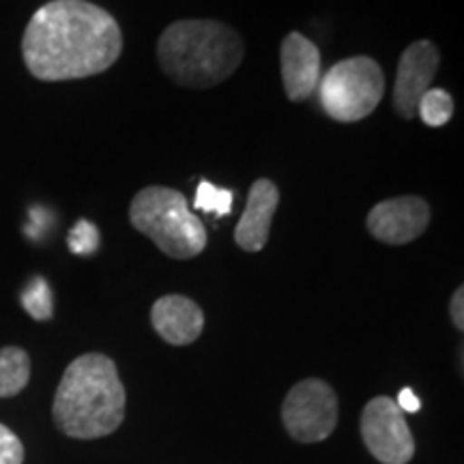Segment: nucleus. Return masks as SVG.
Wrapping results in <instances>:
<instances>
[{
    "label": "nucleus",
    "mask_w": 464,
    "mask_h": 464,
    "mask_svg": "<svg viewBox=\"0 0 464 464\" xmlns=\"http://www.w3.org/2000/svg\"><path fill=\"white\" fill-rule=\"evenodd\" d=\"M123 52V33L106 9L89 0H52L34 11L22 56L37 80L67 82L103 73Z\"/></svg>",
    "instance_id": "obj_1"
},
{
    "label": "nucleus",
    "mask_w": 464,
    "mask_h": 464,
    "mask_svg": "<svg viewBox=\"0 0 464 464\" xmlns=\"http://www.w3.org/2000/svg\"><path fill=\"white\" fill-rule=\"evenodd\" d=\"M127 393L112 359L86 353L63 374L52 404L56 428L72 439H102L125 420Z\"/></svg>",
    "instance_id": "obj_2"
},
{
    "label": "nucleus",
    "mask_w": 464,
    "mask_h": 464,
    "mask_svg": "<svg viewBox=\"0 0 464 464\" xmlns=\"http://www.w3.org/2000/svg\"><path fill=\"white\" fill-rule=\"evenodd\" d=\"M243 39L216 20H179L161 33L158 61L168 78L185 89H211L237 72Z\"/></svg>",
    "instance_id": "obj_3"
},
{
    "label": "nucleus",
    "mask_w": 464,
    "mask_h": 464,
    "mask_svg": "<svg viewBox=\"0 0 464 464\" xmlns=\"http://www.w3.org/2000/svg\"><path fill=\"white\" fill-rule=\"evenodd\" d=\"M133 228L147 235L166 256L188 260L207 247V228L189 211L181 191L150 185L133 196L130 207Z\"/></svg>",
    "instance_id": "obj_4"
},
{
    "label": "nucleus",
    "mask_w": 464,
    "mask_h": 464,
    "mask_svg": "<svg viewBox=\"0 0 464 464\" xmlns=\"http://www.w3.org/2000/svg\"><path fill=\"white\" fill-rule=\"evenodd\" d=\"M316 91L323 110L334 121L357 123L381 103L385 95V75L372 58H344L324 73Z\"/></svg>",
    "instance_id": "obj_5"
},
{
    "label": "nucleus",
    "mask_w": 464,
    "mask_h": 464,
    "mask_svg": "<svg viewBox=\"0 0 464 464\" xmlns=\"http://www.w3.org/2000/svg\"><path fill=\"white\" fill-rule=\"evenodd\" d=\"M286 432L299 443H318L335 430L338 398L334 387L321 379H305L288 392L282 404Z\"/></svg>",
    "instance_id": "obj_6"
},
{
    "label": "nucleus",
    "mask_w": 464,
    "mask_h": 464,
    "mask_svg": "<svg viewBox=\"0 0 464 464\" xmlns=\"http://www.w3.org/2000/svg\"><path fill=\"white\" fill-rule=\"evenodd\" d=\"M362 437L370 454L382 464H409L413 460V432L392 398L376 396L363 406Z\"/></svg>",
    "instance_id": "obj_7"
},
{
    "label": "nucleus",
    "mask_w": 464,
    "mask_h": 464,
    "mask_svg": "<svg viewBox=\"0 0 464 464\" xmlns=\"http://www.w3.org/2000/svg\"><path fill=\"white\" fill-rule=\"evenodd\" d=\"M430 224V207L417 196L382 200L365 218L370 235L385 246H406L420 239Z\"/></svg>",
    "instance_id": "obj_8"
},
{
    "label": "nucleus",
    "mask_w": 464,
    "mask_h": 464,
    "mask_svg": "<svg viewBox=\"0 0 464 464\" xmlns=\"http://www.w3.org/2000/svg\"><path fill=\"white\" fill-rule=\"evenodd\" d=\"M439 50L432 42H415L402 52L398 63L396 84H393V110L404 121L417 116L421 95L430 89L439 72Z\"/></svg>",
    "instance_id": "obj_9"
},
{
    "label": "nucleus",
    "mask_w": 464,
    "mask_h": 464,
    "mask_svg": "<svg viewBox=\"0 0 464 464\" xmlns=\"http://www.w3.org/2000/svg\"><path fill=\"white\" fill-rule=\"evenodd\" d=\"M282 82L290 102H305L321 82V52L301 33H288L280 48Z\"/></svg>",
    "instance_id": "obj_10"
},
{
    "label": "nucleus",
    "mask_w": 464,
    "mask_h": 464,
    "mask_svg": "<svg viewBox=\"0 0 464 464\" xmlns=\"http://www.w3.org/2000/svg\"><path fill=\"white\" fill-rule=\"evenodd\" d=\"M280 205V189L269 179H258L249 188L246 211L235 228L237 246L246 252H260L269 241L271 222Z\"/></svg>",
    "instance_id": "obj_11"
},
{
    "label": "nucleus",
    "mask_w": 464,
    "mask_h": 464,
    "mask_svg": "<svg viewBox=\"0 0 464 464\" xmlns=\"http://www.w3.org/2000/svg\"><path fill=\"white\" fill-rule=\"evenodd\" d=\"M150 323L164 342L172 346H188L200 338L205 329V314L196 301L183 295H166L155 301Z\"/></svg>",
    "instance_id": "obj_12"
},
{
    "label": "nucleus",
    "mask_w": 464,
    "mask_h": 464,
    "mask_svg": "<svg viewBox=\"0 0 464 464\" xmlns=\"http://www.w3.org/2000/svg\"><path fill=\"white\" fill-rule=\"evenodd\" d=\"M31 381V357L24 348H0V398H14Z\"/></svg>",
    "instance_id": "obj_13"
},
{
    "label": "nucleus",
    "mask_w": 464,
    "mask_h": 464,
    "mask_svg": "<svg viewBox=\"0 0 464 464\" xmlns=\"http://www.w3.org/2000/svg\"><path fill=\"white\" fill-rule=\"evenodd\" d=\"M417 114L428 127H443L454 114V100L448 91L443 89H428L421 95Z\"/></svg>",
    "instance_id": "obj_14"
},
{
    "label": "nucleus",
    "mask_w": 464,
    "mask_h": 464,
    "mask_svg": "<svg viewBox=\"0 0 464 464\" xmlns=\"http://www.w3.org/2000/svg\"><path fill=\"white\" fill-rule=\"evenodd\" d=\"M22 307L31 314L34 321H50L54 314V299L52 290L44 277H33L22 290Z\"/></svg>",
    "instance_id": "obj_15"
},
{
    "label": "nucleus",
    "mask_w": 464,
    "mask_h": 464,
    "mask_svg": "<svg viewBox=\"0 0 464 464\" xmlns=\"http://www.w3.org/2000/svg\"><path fill=\"white\" fill-rule=\"evenodd\" d=\"M235 205V194L230 189L218 188L211 181H200L198 189H196V200L194 207L198 211L205 213H216V216H228Z\"/></svg>",
    "instance_id": "obj_16"
},
{
    "label": "nucleus",
    "mask_w": 464,
    "mask_h": 464,
    "mask_svg": "<svg viewBox=\"0 0 464 464\" xmlns=\"http://www.w3.org/2000/svg\"><path fill=\"white\" fill-rule=\"evenodd\" d=\"M67 246L73 254H78V256H89V254L97 252V247H100V230H97V226L91 224L89 219H80V222L69 230Z\"/></svg>",
    "instance_id": "obj_17"
},
{
    "label": "nucleus",
    "mask_w": 464,
    "mask_h": 464,
    "mask_svg": "<svg viewBox=\"0 0 464 464\" xmlns=\"http://www.w3.org/2000/svg\"><path fill=\"white\" fill-rule=\"evenodd\" d=\"M24 462V445L11 428L0 423V464Z\"/></svg>",
    "instance_id": "obj_18"
},
{
    "label": "nucleus",
    "mask_w": 464,
    "mask_h": 464,
    "mask_svg": "<svg viewBox=\"0 0 464 464\" xmlns=\"http://www.w3.org/2000/svg\"><path fill=\"white\" fill-rule=\"evenodd\" d=\"M450 314H451V323L456 324L458 332H462L464 329V288L462 286L451 295Z\"/></svg>",
    "instance_id": "obj_19"
},
{
    "label": "nucleus",
    "mask_w": 464,
    "mask_h": 464,
    "mask_svg": "<svg viewBox=\"0 0 464 464\" xmlns=\"http://www.w3.org/2000/svg\"><path fill=\"white\" fill-rule=\"evenodd\" d=\"M396 404L400 406V411H402V413H417V411H420V406H421L420 398H417L413 390H409V387L400 392Z\"/></svg>",
    "instance_id": "obj_20"
}]
</instances>
